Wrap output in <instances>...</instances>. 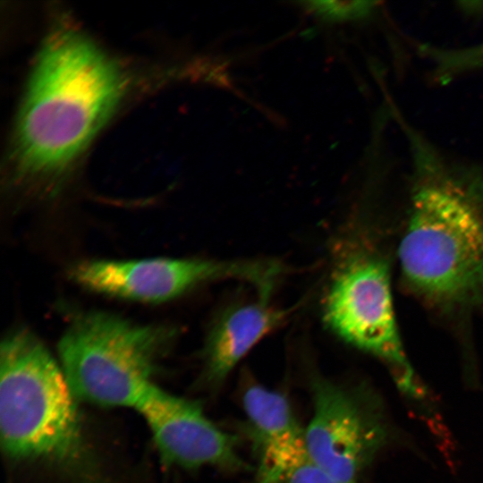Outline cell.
<instances>
[{"mask_svg":"<svg viewBox=\"0 0 483 483\" xmlns=\"http://www.w3.org/2000/svg\"><path fill=\"white\" fill-rule=\"evenodd\" d=\"M285 267L274 260L144 258L81 260L71 266L70 279L88 291L127 301L159 303L202 284L224 279L250 283L270 296Z\"/></svg>","mask_w":483,"mask_h":483,"instance_id":"8992f818","label":"cell"},{"mask_svg":"<svg viewBox=\"0 0 483 483\" xmlns=\"http://www.w3.org/2000/svg\"><path fill=\"white\" fill-rule=\"evenodd\" d=\"M373 243L351 233L336 246L322 318L343 341L386 364L402 391L417 395L395 319L389 262Z\"/></svg>","mask_w":483,"mask_h":483,"instance_id":"5b68a950","label":"cell"},{"mask_svg":"<svg viewBox=\"0 0 483 483\" xmlns=\"http://www.w3.org/2000/svg\"><path fill=\"white\" fill-rule=\"evenodd\" d=\"M76 400L62 367L33 333L16 329L3 339L0 439L8 457H71L80 444Z\"/></svg>","mask_w":483,"mask_h":483,"instance_id":"3957f363","label":"cell"},{"mask_svg":"<svg viewBox=\"0 0 483 483\" xmlns=\"http://www.w3.org/2000/svg\"><path fill=\"white\" fill-rule=\"evenodd\" d=\"M284 483H340L307 458L300 462L287 476Z\"/></svg>","mask_w":483,"mask_h":483,"instance_id":"7c38bea8","label":"cell"},{"mask_svg":"<svg viewBox=\"0 0 483 483\" xmlns=\"http://www.w3.org/2000/svg\"><path fill=\"white\" fill-rule=\"evenodd\" d=\"M313 414L304 429L307 459L340 483L359 476L387 438L386 422L372 395L321 376L311 380Z\"/></svg>","mask_w":483,"mask_h":483,"instance_id":"52a82bcc","label":"cell"},{"mask_svg":"<svg viewBox=\"0 0 483 483\" xmlns=\"http://www.w3.org/2000/svg\"><path fill=\"white\" fill-rule=\"evenodd\" d=\"M403 283L446 315L483 309V191L453 177L414 189L399 242Z\"/></svg>","mask_w":483,"mask_h":483,"instance_id":"7a4b0ae2","label":"cell"},{"mask_svg":"<svg viewBox=\"0 0 483 483\" xmlns=\"http://www.w3.org/2000/svg\"><path fill=\"white\" fill-rule=\"evenodd\" d=\"M118 65L78 30L57 26L36 59L13 143L19 180L55 182L73 165L118 104Z\"/></svg>","mask_w":483,"mask_h":483,"instance_id":"6da1fadb","label":"cell"},{"mask_svg":"<svg viewBox=\"0 0 483 483\" xmlns=\"http://www.w3.org/2000/svg\"><path fill=\"white\" fill-rule=\"evenodd\" d=\"M246 432L257 457V483H284L307 458L304 429L284 394L250 385L242 396Z\"/></svg>","mask_w":483,"mask_h":483,"instance_id":"9c48e42d","label":"cell"},{"mask_svg":"<svg viewBox=\"0 0 483 483\" xmlns=\"http://www.w3.org/2000/svg\"><path fill=\"white\" fill-rule=\"evenodd\" d=\"M292 309L269 304L258 296L251 302L237 303L223 310L212 323L203 349L201 381L220 386L237 363L266 335L283 325Z\"/></svg>","mask_w":483,"mask_h":483,"instance_id":"30bf717a","label":"cell"},{"mask_svg":"<svg viewBox=\"0 0 483 483\" xmlns=\"http://www.w3.org/2000/svg\"><path fill=\"white\" fill-rule=\"evenodd\" d=\"M301 4L325 21H341L366 15L373 3L366 1H305Z\"/></svg>","mask_w":483,"mask_h":483,"instance_id":"8fae6325","label":"cell"},{"mask_svg":"<svg viewBox=\"0 0 483 483\" xmlns=\"http://www.w3.org/2000/svg\"><path fill=\"white\" fill-rule=\"evenodd\" d=\"M135 410L166 465L191 470L212 466L232 472L249 469L238 453L237 437L214 424L199 402L155 385Z\"/></svg>","mask_w":483,"mask_h":483,"instance_id":"ba28073f","label":"cell"},{"mask_svg":"<svg viewBox=\"0 0 483 483\" xmlns=\"http://www.w3.org/2000/svg\"><path fill=\"white\" fill-rule=\"evenodd\" d=\"M175 330L104 311L76 315L58 343L60 365L77 400L136 409L156 384L157 365Z\"/></svg>","mask_w":483,"mask_h":483,"instance_id":"277c9868","label":"cell"}]
</instances>
